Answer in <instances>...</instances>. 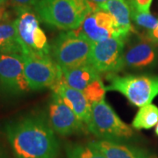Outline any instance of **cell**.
Segmentation results:
<instances>
[{"mask_svg":"<svg viewBox=\"0 0 158 158\" xmlns=\"http://www.w3.org/2000/svg\"><path fill=\"white\" fill-rule=\"evenodd\" d=\"M6 135L17 158H57L60 144L41 116H27L6 126Z\"/></svg>","mask_w":158,"mask_h":158,"instance_id":"6da1fadb","label":"cell"},{"mask_svg":"<svg viewBox=\"0 0 158 158\" xmlns=\"http://www.w3.org/2000/svg\"><path fill=\"white\" fill-rule=\"evenodd\" d=\"M98 7L90 0H40L34 11L47 25L70 31L79 28L85 18Z\"/></svg>","mask_w":158,"mask_h":158,"instance_id":"7a4b0ae2","label":"cell"},{"mask_svg":"<svg viewBox=\"0 0 158 158\" xmlns=\"http://www.w3.org/2000/svg\"><path fill=\"white\" fill-rule=\"evenodd\" d=\"M87 130L98 140L124 142L131 140L135 133L119 118L105 99L91 106V118Z\"/></svg>","mask_w":158,"mask_h":158,"instance_id":"3957f363","label":"cell"},{"mask_svg":"<svg viewBox=\"0 0 158 158\" xmlns=\"http://www.w3.org/2000/svg\"><path fill=\"white\" fill-rule=\"evenodd\" d=\"M109 85L106 91H118L134 106L141 107L151 104L158 96V76H106Z\"/></svg>","mask_w":158,"mask_h":158,"instance_id":"277c9868","label":"cell"},{"mask_svg":"<svg viewBox=\"0 0 158 158\" xmlns=\"http://www.w3.org/2000/svg\"><path fill=\"white\" fill-rule=\"evenodd\" d=\"M92 43L76 30L62 32L51 45V57L62 69L88 63Z\"/></svg>","mask_w":158,"mask_h":158,"instance_id":"5b68a950","label":"cell"},{"mask_svg":"<svg viewBox=\"0 0 158 158\" xmlns=\"http://www.w3.org/2000/svg\"><path fill=\"white\" fill-rule=\"evenodd\" d=\"M25 75L31 90L52 89L62 78L61 67L48 56L23 55Z\"/></svg>","mask_w":158,"mask_h":158,"instance_id":"8992f818","label":"cell"},{"mask_svg":"<svg viewBox=\"0 0 158 158\" xmlns=\"http://www.w3.org/2000/svg\"><path fill=\"white\" fill-rule=\"evenodd\" d=\"M125 39L113 37L92 43L88 63L98 73L115 74L124 69Z\"/></svg>","mask_w":158,"mask_h":158,"instance_id":"52a82bcc","label":"cell"},{"mask_svg":"<svg viewBox=\"0 0 158 158\" xmlns=\"http://www.w3.org/2000/svg\"><path fill=\"white\" fill-rule=\"evenodd\" d=\"M62 70L66 83L70 87L81 91L91 106L96 102L105 99L106 86L99 73L89 63Z\"/></svg>","mask_w":158,"mask_h":158,"instance_id":"ba28073f","label":"cell"},{"mask_svg":"<svg viewBox=\"0 0 158 158\" xmlns=\"http://www.w3.org/2000/svg\"><path fill=\"white\" fill-rule=\"evenodd\" d=\"M29 90L22 56L0 54V91L9 96H20Z\"/></svg>","mask_w":158,"mask_h":158,"instance_id":"9c48e42d","label":"cell"},{"mask_svg":"<svg viewBox=\"0 0 158 158\" xmlns=\"http://www.w3.org/2000/svg\"><path fill=\"white\" fill-rule=\"evenodd\" d=\"M48 123L56 134L62 136L80 134L85 130V123L55 92H52L48 103Z\"/></svg>","mask_w":158,"mask_h":158,"instance_id":"30bf717a","label":"cell"},{"mask_svg":"<svg viewBox=\"0 0 158 158\" xmlns=\"http://www.w3.org/2000/svg\"><path fill=\"white\" fill-rule=\"evenodd\" d=\"M77 31L91 43L120 37L117 23L113 16L99 7L85 18Z\"/></svg>","mask_w":158,"mask_h":158,"instance_id":"8fae6325","label":"cell"},{"mask_svg":"<svg viewBox=\"0 0 158 158\" xmlns=\"http://www.w3.org/2000/svg\"><path fill=\"white\" fill-rule=\"evenodd\" d=\"M158 62L157 46L142 35L124 53L123 65L130 69H143L154 67Z\"/></svg>","mask_w":158,"mask_h":158,"instance_id":"7c38bea8","label":"cell"},{"mask_svg":"<svg viewBox=\"0 0 158 158\" xmlns=\"http://www.w3.org/2000/svg\"><path fill=\"white\" fill-rule=\"evenodd\" d=\"M52 91L61 97L69 107L86 126L90 123L91 118V105L85 96L79 90L70 87L63 78L55 85Z\"/></svg>","mask_w":158,"mask_h":158,"instance_id":"4fadbf2b","label":"cell"},{"mask_svg":"<svg viewBox=\"0 0 158 158\" xmlns=\"http://www.w3.org/2000/svg\"><path fill=\"white\" fill-rule=\"evenodd\" d=\"M14 24L23 48V55H32L34 51V33L40 27L39 18L32 9H22L17 11V18L14 19Z\"/></svg>","mask_w":158,"mask_h":158,"instance_id":"5bb4252c","label":"cell"},{"mask_svg":"<svg viewBox=\"0 0 158 158\" xmlns=\"http://www.w3.org/2000/svg\"><path fill=\"white\" fill-rule=\"evenodd\" d=\"M88 144L100 151L106 158H149L144 149L123 142L97 140Z\"/></svg>","mask_w":158,"mask_h":158,"instance_id":"9a60e30c","label":"cell"},{"mask_svg":"<svg viewBox=\"0 0 158 158\" xmlns=\"http://www.w3.org/2000/svg\"><path fill=\"white\" fill-rule=\"evenodd\" d=\"M98 7L113 16L117 23L121 38L126 40L131 32H134L131 23V11L128 0H108Z\"/></svg>","mask_w":158,"mask_h":158,"instance_id":"2e32d148","label":"cell"},{"mask_svg":"<svg viewBox=\"0 0 158 158\" xmlns=\"http://www.w3.org/2000/svg\"><path fill=\"white\" fill-rule=\"evenodd\" d=\"M0 54L23 55L14 20L11 21L9 19L0 23Z\"/></svg>","mask_w":158,"mask_h":158,"instance_id":"e0dca14e","label":"cell"},{"mask_svg":"<svg viewBox=\"0 0 158 158\" xmlns=\"http://www.w3.org/2000/svg\"><path fill=\"white\" fill-rule=\"evenodd\" d=\"M158 123V107L153 104L143 106L139 109L132 122V127L137 130L150 129Z\"/></svg>","mask_w":158,"mask_h":158,"instance_id":"ac0fdd59","label":"cell"},{"mask_svg":"<svg viewBox=\"0 0 158 158\" xmlns=\"http://www.w3.org/2000/svg\"><path fill=\"white\" fill-rule=\"evenodd\" d=\"M68 158H106L100 151L89 144L72 143L66 147Z\"/></svg>","mask_w":158,"mask_h":158,"instance_id":"d6986e66","label":"cell"},{"mask_svg":"<svg viewBox=\"0 0 158 158\" xmlns=\"http://www.w3.org/2000/svg\"><path fill=\"white\" fill-rule=\"evenodd\" d=\"M131 11V20L136 26L143 27L148 30H153L158 26V19L153 16L150 12H140L133 8H130Z\"/></svg>","mask_w":158,"mask_h":158,"instance_id":"ffe728a7","label":"cell"},{"mask_svg":"<svg viewBox=\"0 0 158 158\" xmlns=\"http://www.w3.org/2000/svg\"><path fill=\"white\" fill-rule=\"evenodd\" d=\"M153 0H128L130 8L140 12H149Z\"/></svg>","mask_w":158,"mask_h":158,"instance_id":"44dd1931","label":"cell"},{"mask_svg":"<svg viewBox=\"0 0 158 158\" xmlns=\"http://www.w3.org/2000/svg\"><path fill=\"white\" fill-rule=\"evenodd\" d=\"M40 0H9L10 4L13 6L16 11L22 10V9H32L34 7Z\"/></svg>","mask_w":158,"mask_h":158,"instance_id":"7402d4cb","label":"cell"},{"mask_svg":"<svg viewBox=\"0 0 158 158\" xmlns=\"http://www.w3.org/2000/svg\"><path fill=\"white\" fill-rule=\"evenodd\" d=\"M144 36L149 40L150 41H152L154 44L158 46V26L157 27H156L153 30H148L147 33L144 34Z\"/></svg>","mask_w":158,"mask_h":158,"instance_id":"603a6c76","label":"cell"},{"mask_svg":"<svg viewBox=\"0 0 158 158\" xmlns=\"http://www.w3.org/2000/svg\"><path fill=\"white\" fill-rule=\"evenodd\" d=\"M8 18H9V14L6 11V6L0 7V23L6 19H8Z\"/></svg>","mask_w":158,"mask_h":158,"instance_id":"cb8c5ba5","label":"cell"},{"mask_svg":"<svg viewBox=\"0 0 158 158\" xmlns=\"http://www.w3.org/2000/svg\"><path fill=\"white\" fill-rule=\"evenodd\" d=\"M91 1L92 3H94L95 5H97L98 6H101L102 4H104V3H106V2H107L108 0H90Z\"/></svg>","mask_w":158,"mask_h":158,"instance_id":"d4e9b609","label":"cell"},{"mask_svg":"<svg viewBox=\"0 0 158 158\" xmlns=\"http://www.w3.org/2000/svg\"><path fill=\"white\" fill-rule=\"evenodd\" d=\"M7 0H0V7L6 6V3Z\"/></svg>","mask_w":158,"mask_h":158,"instance_id":"484cf974","label":"cell"},{"mask_svg":"<svg viewBox=\"0 0 158 158\" xmlns=\"http://www.w3.org/2000/svg\"><path fill=\"white\" fill-rule=\"evenodd\" d=\"M156 135H158V123H157V125L156 126Z\"/></svg>","mask_w":158,"mask_h":158,"instance_id":"4316f807","label":"cell"}]
</instances>
